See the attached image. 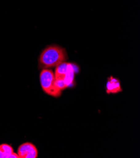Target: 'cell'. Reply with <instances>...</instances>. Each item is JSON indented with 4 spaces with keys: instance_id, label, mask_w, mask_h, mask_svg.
I'll use <instances>...</instances> for the list:
<instances>
[{
    "instance_id": "8992f818",
    "label": "cell",
    "mask_w": 140,
    "mask_h": 158,
    "mask_svg": "<svg viewBox=\"0 0 140 158\" xmlns=\"http://www.w3.org/2000/svg\"><path fill=\"white\" fill-rule=\"evenodd\" d=\"M67 69V62H63L56 67L54 73L55 79L64 78Z\"/></svg>"
},
{
    "instance_id": "9c48e42d",
    "label": "cell",
    "mask_w": 140,
    "mask_h": 158,
    "mask_svg": "<svg viewBox=\"0 0 140 158\" xmlns=\"http://www.w3.org/2000/svg\"><path fill=\"white\" fill-rule=\"evenodd\" d=\"M8 158H20V157H19L18 154H17V153H15V152H13L9 156Z\"/></svg>"
},
{
    "instance_id": "52a82bcc",
    "label": "cell",
    "mask_w": 140,
    "mask_h": 158,
    "mask_svg": "<svg viewBox=\"0 0 140 158\" xmlns=\"http://www.w3.org/2000/svg\"><path fill=\"white\" fill-rule=\"evenodd\" d=\"M13 152V148L11 146L8 144L0 145V158H8Z\"/></svg>"
},
{
    "instance_id": "3957f363",
    "label": "cell",
    "mask_w": 140,
    "mask_h": 158,
    "mask_svg": "<svg viewBox=\"0 0 140 158\" xmlns=\"http://www.w3.org/2000/svg\"><path fill=\"white\" fill-rule=\"evenodd\" d=\"M17 152L20 158H37L38 156V150L36 146L30 143L21 144Z\"/></svg>"
},
{
    "instance_id": "277c9868",
    "label": "cell",
    "mask_w": 140,
    "mask_h": 158,
    "mask_svg": "<svg viewBox=\"0 0 140 158\" xmlns=\"http://www.w3.org/2000/svg\"><path fill=\"white\" fill-rule=\"evenodd\" d=\"M106 93L107 94L110 93H117L122 91V88L119 81L116 78L113 77L112 76L107 78V82L106 86Z\"/></svg>"
},
{
    "instance_id": "ba28073f",
    "label": "cell",
    "mask_w": 140,
    "mask_h": 158,
    "mask_svg": "<svg viewBox=\"0 0 140 158\" xmlns=\"http://www.w3.org/2000/svg\"><path fill=\"white\" fill-rule=\"evenodd\" d=\"M55 85L60 90L62 91L65 89L67 87L64 80V78H58V79H55Z\"/></svg>"
},
{
    "instance_id": "7a4b0ae2",
    "label": "cell",
    "mask_w": 140,
    "mask_h": 158,
    "mask_svg": "<svg viewBox=\"0 0 140 158\" xmlns=\"http://www.w3.org/2000/svg\"><path fill=\"white\" fill-rule=\"evenodd\" d=\"M40 82L43 91L54 97L61 95L60 91L55 85V77L53 71L49 69H43L40 73Z\"/></svg>"
},
{
    "instance_id": "5b68a950",
    "label": "cell",
    "mask_w": 140,
    "mask_h": 158,
    "mask_svg": "<svg viewBox=\"0 0 140 158\" xmlns=\"http://www.w3.org/2000/svg\"><path fill=\"white\" fill-rule=\"evenodd\" d=\"M74 65L71 64V63H67V69L66 74L64 76V80L67 86V87H69L72 86L74 82V73L75 70L74 69Z\"/></svg>"
},
{
    "instance_id": "6da1fadb",
    "label": "cell",
    "mask_w": 140,
    "mask_h": 158,
    "mask_svg": "<svg viewBox=\"0 0 140 158\" xmlns=\"http://www.w3.org/2000/svg\"><path fill=\"white\" fill-rule=\"evenodd\" d=\"M67 59L66 49L58 45H49L42 51L38 58V68L57 67Z\"/></svg>"
}]
</instances>
